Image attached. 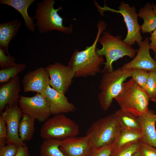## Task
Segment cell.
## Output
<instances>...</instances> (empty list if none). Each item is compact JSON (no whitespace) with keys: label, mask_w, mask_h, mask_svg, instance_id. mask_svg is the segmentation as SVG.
Returning a JSON list of instances; mask_svg holds the SVG:
<instances>
[{"label":"cell","mask_w":156,"mask_h":156,"mask_svg":"<svg viewBox=\"0 0 156 156\" xmlns=\"http://www.w3.org/2000/svg\"><path fill=\"white\" fill-rule=\"evenodd\" d=\"M97 27L98 32L92 44L82 51L75 49L69 61L68 66L73 71L74 77L93 76L101 72L100 66L104 59L103 56L96 54V46L101 35L106 28V25L101 20Z\"/></svg>","instance_id":"obj_1"},{"label":"cell","mask_w":156,"mask_h":156,"mask_svg":"<svg viewBox=\"0 0 156 156\" xmlns=\"http://www.w3.org/2000/svg\"><path fill=\"white\" fill-rule=\"evenodd\" d=\"M102 34L98 42L102 44V47L96 49V53L99 56L104 55L105 57V66L100 72L103 74L113 71V63L120 58L126 56L133 58L137 49L122 40L121 35L114 36L108 31H103Z\"/></svg>","instance_id":"obj_2"},{"label":"cell","mask_w":156,"mask_h":156,"mask_svg":"<svg viewBox=\"0 0 156 156\" xmlns=\"http://www.w3.org/2000/svg\"><path fill=\"white\" fill-rule=\"evenodd\" d=\"M114 99L121 109L138 117L148 110V95L132 78L123 83L120 92Z\"/></svg>","instance_id":"obj_3"},{"label":"cell","mask_w":156,"mask_h":156,"mask_svg":"<svg viewBox=\"0 0 156 156\" xmlns=\"http://www.w3.org/2000/svg\"><path fill=\"white\" fill-rule=\"evenodd\" d=\"M54 0H44L38 3L36 5L35 15L33 17L37 20L36 26L40 33L45 34L53 30L59 31L68 34L73 32V25L69 27L63 25V19L58 13L63 9L62 6L55 9Z\"/></svg>","instance_id":"obj_4"},{"label":"cell","mask_w":156,"mask_h":156,"mask_svg":"<svg viewBox=\"0 0 156 156\" xmlns=\"http://www.w3.org/2000/svg\"><path fill=\"white\" fill-rule=\"evenodd\" d=\"M131 77V69H124L121 67L103 74L98 96L101 108L107 110L111 106L113 100L120 92L123 83Z\"/></svg>","instance_id":"obj_5"},{"label":"cell","mask_w":156,"mask_h":156,"mask_svg":"<svg viewBox=\"0 0 156 156\" xmlns=\"http://www.w3.org/2000/svg\"><path fill=\"white\" fill-rule=\"evenodd\" d=\"M79 132V126L75 121L64 114H59L54 115L44 122L40 134L44 140H61L77 136Z\"/></svg>","instance_id":"obj_6"},{"label":"cell","mask_w":156,"mask_h":156,"mask_svg":"<svg viewBox=\"0 0 156 156\" xmlns=\"http://www.w3.org/2000/svg\"><path fill=\"white\" fill-rule=\"evenodd\" d=\"M121 130L113 114L93 122L88 129L86 135L90 137L93 147H99L112 143Z\"/></svg>","instance_id":"obj_7"},{"label":"cell","mask_w":156,"mask_h":156,"mask_svg":"<svg viewBox=\"0 0 156 156\" xmlns=\"http://www.w3.org/2000/svg\"><path fill=\"white\" fill-rule=\"evenodd\" d=\"M18 103L23 114L40 122H44L51 114L49 104L46 97L39 93L31 97L21 96Z\"/></svg>","instance_id":"obj_8"},{"label":"cell","mask_w":156,"mask_h":156,"mask_svg":"<svg viewBox=\"0 0 156 156\" xmlns=\"http://www.w3.org/2000/svg\"><path fill=\"white\" fill-rule=\"evenodd\" d=\"M118 10H108L119 13L121 14L124 19L127 29L126 37L123 40L128 44L132 46L136 43L139 46L142 43V37L141 33V26L138 21L139 17L134 6L130 7L129 4L124 2H120L118 8Z\"/></svg>","instance_id":"obj_9"},{"label":"cell","mask_w":156,"mask_h":156,"mask_svg":"<svg viewBox=\"0 0 156 156\" xmlns=\"http://www.w3.org/2000/svg\"><path fill=\"white\" fill-rule=\"evenodd\" d=\"M1 114L0 116L5 122L7 127L8 138L6 144H13L18 147L26 145L19 135V125L23 113L18 103L6 106Z\"/></svg>","instance_id":"obj_10"},{"label":"cell","mask_w":156,"mask_h":156,"mask_svg":"<svg viewBox=\"0 0 156 156\" xmlns=\"http://www.w3.org/2000/svg\"><path fill=\"white\" fill-rule=\"evenodd\" d=\"M46 68L49 73V85L57 91L65 94L71 86L74 73L68 66L55 62Z\"/></svg>","instance_id":"obj_11"},{"label":"cell","mask_w":156,"mask_h":156,"mask_svg":"<svg viewBox=\"0 0 156 156\" xmlns=\"http://www.w3.org/2000/svg\"><path fill=\"white\" fill-rule=\"evenodd\" d=\"M139 46L136 56L121 68L124 69H139L148 72H156V60L150 54L149 38L146 37Z\"/></svg>","instance_id":"obj_12"},{"label":"cell","mask_w":156,"mask_h":156,"mask_svg":"<svg viewBox=\"0 0 156 156\" xmlns=\"http://www.w3.org/2000/svg\"><path fill=\"white\" fill-rule=\"evenodd\" d=\"M93 147L90 137H70L61 140L60 148L66 156H89Z\"/></svg>","instance_id":"obj_13"},{"label":"cell","mask_w":156,"mask_h":156,"mask_svg":"<svg viewBox=\"0 0 156 156\" xmlns=\"http://www.w3.org/2000/svg\"><path fill=\"white\" fill-rule=\"evenodd\" d=\"M50 81L46 68H38L28 72L24 76L22 80L23 91L25 92H36L44 95Z\"/></svg>","instance_id":"obj_14"},{"label":"cell","mask_w":156,"mask_h":156,"mask_svg":"<svg viewBox=\"0 0 156 156\" xmlns=\"http://www.w3.org/2000/svg\"><path fill=\"white\" fill-rule=\"evenodd\" d=\"M44 95L49 104L51 114L74 112L76 110L75 105L69 102L65 94L54 89L49 85L47 88Z\"/></svg>","instance_id":"obj_15"},{"label":"cell","mask_w":156,"mask_h":156,"mask_svg":"<svg viewBox=\"0 0 156 156\" xmlns=\"http://www.w3.org/2000/svg\"><path fill=\"white\" fill-rule=\"evenodd\" d=\"M21 89L20 79L17 76L8 81L1 84L0 86V112L6 106H12L18 103V94Z\"/></svg>","instance_id":"obj_16"},{"label":"cell","mask_w":156,"mask_h":156,"mask_svg":"<svg viewBox=\"0 0 156 156\" xmlns=\"http://www.w3.org/2000/svg\"><path fill=\"white\" fill-rule=\"evenodd\" d=\"M138 118L142 135L141 140L156 148V114L148 109L144 114L139 116Z\"/></svg>","instance_id":"obj_17"},{"label":"cell","mask_w":156,"mask_h":156,"mask_svg":"<svg viewBox=\"0 0 156 156\" xmlns=\"http://www.w3.org/2000/svg\"><path fill=\"white\" fill-rule=\"evenodd\" d=\"M21 23L20 20L16 18L0 24V48L6 55L9 54V43L17 34Z\"/></svg>","instance_id":"obj_18"},{"label":"cell","mask_w":156,"mask_h":156,"mask_svg":"<svg viewBox=\"0 0 156 156\" xmlns=\"http://www.w3.org/2000/svg\"><path fill=\"white\" fill-rule=\"evenodd\" d=\"M35 0H1V4L6 5L15 9L21 14L23 17L25 24L27 29L34 31L36 25L33 22L34 17H31L28 15L27 9Z\"/></svg>","instance_id":"obj_19"},{"label":"cell","mask_w":156,"mask_h":156,"mask_svg":"<svg viewBox=\"0 0 156 156\" xmlns=\"http://www.w3.org/2000/svg\"><path fill=\"white\" fill-rule=\"evenodd\" d=\"M138 14L144 20L141 26V31L144 34L151 33L156 29V15L153 11V4L147 3L140 8Z\"/></svg>","instance_id":"obj_20"},{"label":"cell","mask_w":156,"mask_h":156,"mask_svg":"<svg viewBox=\"0 0 156 156\" xmlns=\"http://www.w3.org/2000/svg\"><path fill=\"white\" fill-rule=\"evenodd\" d=\"M142 136L141 130L122 129L119 135L112 143V148H119L129 143L141 140Z\"/></svg>","instance_id":"obj_21"},{"label":"cell","mask_w":156,"mask_h":156,"mask_svg":"<svg viewBox=\"0 0 156 156\" xmlns=\"http://www.w3.org/2000/svg\"><path fill=\"white\" fill-rule=\"evenodd\" d=\"M114 114L122 129H130L141 131L138 117L120 109Z\"/></svg>","instance_id":"obj_22"},{"label":"cell","mask_w":156,"mask_h":156,"mask_svg":"<svg viewBox=\"0 0 156 156\" xmlns=\"http://www.w3.org/2000/svg\"><path fill=\"white\" fill-rule=\"evenodd\" d=\"M35 119L23 114L19 127V136L23 142L30 141L32 138L35 131Z\"/></svg>","instance_id":"obj_23"},{"label":"cell","mask_w":156,"mask_h":156,"mask_svg":"<svg viewBox=\"0 0 156 156\" xmlns=\"http://www.w3.org/2000/svg\"><path fill=\"white\" fill-rule=\"evenodd\" d=\"M61 140H44L40 149V156H66L60 148Z\"/></svg>","instance_id":"obj_24"},{"label":"cell","mask_w":156,"mask_h":156,"mask_svg":"<svg viewBox=\"0 0 156 156\" xmlns=\"http://www.w3.org/2000/svg\"><path fill=\"white\" fill-rule=\"evenodd\" d=\"M25 64L16 63L14 65L0 70V83H5L17 76V75L25 69Z\"/></svg>","instance_id":"obj_25"},{"label":"cell","mask_w":156,"mask_h":156,"mask_svg":"<svg viewBox=\"0 0 156 156\" xmlns=\"http://www.w3.org/2000/svg\"><path fill=\"white\" fill-rule=\"evenodd\" d=\"M140 141L131 142L119 148H112L109 156H132L138 151Z\"/></svg>","instance_id":"obj_26"},{"label":"cell","mask_w":156,"mask_h":156,"mask_svg":"<svg viewBox=\"0 0 156 156\" xmlns=\"http://www.w3.org/2000/svg\"><path fill=\"white\" fill-rule=\"evenodd\" d=\"M149 76L144 90L148 95L149 100L156 102V72H149Z\"/></svg>","instance_id":"obj_27"},{"label":"cell","mask_w":156,"mask_h":156,"mask_svg":"<svg viewBox=\"0 0 156 156\" xmlns=\"http://www.w3.org/2000/svg\"><path fill=\"white\" fill-rule=\"evenodd\" d=\"M131 69V77L134 81L144 90L149 76V72L142 69Z\"/></svg>","instance_id":"obj_28"},{"label":"cell","mask_w":156,"mask_h":156,"mask_svg":"<svg viewBox=\"0 0 156 156\" xmlns=\"http://www.w3.org/2000/svg\"><path fill=\"white\" fill-rule=\"evenodd\" d=\"M16 64L14 58L10 54H6L4 51L0 48V67L1 69L10 67Z\"/></svg>","instance_id":"obj_29"},{"label":"cell","mask_w":156,"mask_h":156,"mask_svg":"<svg viewBox=\"0 0 156 156\" xmlns=\"http://www.w3.org/2000/svg\"><path fill=\"white\" fill-rule=\"evenodd\" d=\"M138 151L140 156H156V148L141 140Z\"/></svg>","instance_id":"obj_30"},{"label":"cell","mask_w":156,"mask_h":156,"mask_svg":"<svg viewBox=\"0 0 156 156\" xmlns=\"http://www.w3.org/2000/svg\"><path fill=\"white\" fill-rule=\"evenodd\" d=\"M112 149V143L99 147L93 146L89 156H109Z\"/></svg>","instance_id":"obj_31"},{"label":"cell","mask_w":156,"mask_h":156,"mask_svg":"<svg viewBox=\"0 0 156 156\" xmlns=\"http://www.w3.org/2000/svg\"><path fill=\"white\" fill-rule=\"evenodd\" d=\"M0 156H14L17 152L18 147L11 143L0 148Z\"/></svg>","instance_id":"obj_32"},{"label":"cell","mask_w":156,"mask_h":156,"mask_svg":"<svg viewBox=\"0 0 156 156\" xmlns=\"http://www.w3.org/2000/svg\"><path fill=\"white\" fill-rule=\"evenodd\" d=\"M8 138V133L6 123L0 116V148L5 145Z\"/></svg>","instance_id":"obj_33"},{"label":"cell","mask_w":156,"mask_h":156,"mask_svg":"<svg viewBox=\"0 0 156 156\" xmlns=\"http://www.w3.org/2000/svg\"><path fill=\"white\" fill-rule=\"evenodd\" d=\"M151 36L149 38L151 42L150 43V49H152L155 54L156 53V29L151 33Z\"/></svg>","instance_id":"obj_34"},{"label":"cell","mask_w":156,"mask_h":156,"mask_svg":"<svg viewBox=\"0 0 156 156\" xmlns=\"http://www.w3.org/2000/svg\"><path fill=\"white\" fill-rule=\"evenodd\" d=\"M14 156H31L28 147L26 145L18 147L17 153Z\"/></svg>","instance_id":"obj_35"},{"label":"cell","mask_w":156,"mask_h":156,"mask_svg":"<svg viewBox=\"0 0 156 156\" xmlns=\"http://www.w3.org/2000/svg\"><path fill=\"white\" fill-rule=\"evenodd\" d=\"M153 11L154 13L156 15V5L153 4Z\"/></svg>","instance_id":"obj_36"},{"label":"cell","mask_w":156,"mask_h":156,"mask_svg":"<svg viewBox=\"0 0 156 156\" xmlns=\"http://www.w3.org/2000/svg\"><path fill=\"white\" fill-rule=\"evenodd\" d=\"M132 156H140L138 151L135 153Z\"/></svg>","instance_id":"obj_37"},{"label":"cell","mask_w":156,"mask_h":156,"mask_svg":"<svg viewBox=\"0 0 156 156\" xmlns=\"http://www.w3.org/2000/svg\"><path fill=\"white\" fill-rule=\"evenodd\" d=\"M154 58H155V59L156 60V55H155Z\"/></svg>","instance_id":"obj_38"},{"label":"cell","mask_w":156,"mask_h":156,"mask_svg":"<svg viewBox=\"0 0 156 156\" xmlns=\"http://www.w3.org/2000/svg\"><path fill=\"white\" fill-rule=\"evenodd\" d=\"M155 55H156V53L155 54Z\"/></svg>","instance_id":"obj_39"}]
</instances>
